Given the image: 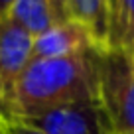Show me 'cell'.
<instances>
[{
  "label": "cell",
  "instance_id": "6da1fadb",
  "mask_svg": "<svg viewBox=\"0 0 134 134\" xmlns=\"http://www.w3.org/2000/svg\"><path fill=\"white\" fill-rule=\"evenodd\" d=\"M105 49L32 59L10 97V114L26 118L57 107L99 99V59Z\"/></svg>",
  "mask_w": 134,
  "mask_h": 134
},
{
  "label": "cell",
  "instance_id": "7a4b0ae2",
  "mask_svg": "<svg viewBox=\"0 0 134 134\" xmlns=\"http://www.w3.org/2000/svg\"><path fill=\"white\" fill-rule=\"evenodd\" d=\"M99 100L114 134H134V55L109 47L99 59Z\"/></svg>",
  "mask_w": 134,
  "mask_h": 134
},
{
  "label": "cell",
  "instance_id": "3957f363",
  "mask_svg": "<svg viewBox=\"0 0 134 134\" xmlns=\"http://www.w3.org/2000/svg\"><path fill=\"white\" fill-rule=\"evenodd\" d=\"M18 120L43 134H114L110 118L99 99L57 107Z\"/></svg>",
  "mask_w": 134,
  "mask_h": 134
},
{
  "label": "cell",
  "instance_id": "277c9868",
  "mask_svg": "<svg viewBox=\"0 0 134 134\" xmlns=\"http://www.w3.org/2000/svg\"><path fill=\"white\" fill-rule=\"evenodd\" d=\"M34 36L10 18L0 20V93L10 110V97L20 75L32 61Z\"/></svg>",
  "mask_w": 134,
  "mask_h": 134
},
{
  "label": "cell",
  "instance_id": "5b68a950",
  "mask_svg": "<svg viewBox=\"0 0 134 134\" xmlns=\"http://www.w3.org/2000/svg\"><path fill=\"white\" fill-rule=\"evenodd\" d=\"M89 49H109V47L100 46L81 22L69 18V20H61L53 24L49 30L34 38L32 59L67 57V55Z\"/></svg>",
  "mask_w": 134,
  "mask_h": 134
},
{
  "label": "cell",
  "instance_id": "8992f818",
  "mask_svg": "<svg viewBox=\"0 0 134 134\" xmlns=\"http://www.w3.org/2000/svg\"><path fill=\"white\" fill-rule=\"evenodd\" d=\"M8 18L34 38L61 22L55 0H16L10 8Z\"/></svg>",
  "mask_w": 134,
  "mask_h": 134
},
{
  "label": "cell",
  "instance_id": "52a82bcc",
  "mask_svg": "<svg viewBox=\"0 0 134 134\" xmlns=\"http://www.w3.org/2000/svg\"><path fill=\"white\" fill-rule=\"evenodd\" d=\"M69 18L81 22L103 47H109L110 0H71Z\"/></svg>",
  "mask_w": 134,
  "mask_h": 134
},
{
  "label": "cell",
  "instance_id": "ba28073f",
  "mask_svg": "<svg viewBox=\"0 0 134 134\" xmlns=\"http://www.w3.org/2000/svg\"><path fill=\"white\" fill-rule=\"evenodd\" d=\"M109 47L134 49V0H114L110 10Z\"/></svg>",
  "mask_w": 134,
  "mask_h": 134
},
{
  "label": "cell",
  "instance_id": "9c48e42d",
  "mask_svg": "<svg viewBox=\"0 0 134 134\" xmlns=\"http://www.w3.org/2000/svg\"><path fill=\"white\" fill-rule=\"evenodd\" d=\"M69 2H71V0H55L57 14H59L61 20H69Z\"/></svg>",
  "mask_w": 134,
  "mask_h": 134
},
{
  "label": "cell",
  "instance_id": "30bf717a",
  "mask_svg": "<svg viewBox=\"0 0 134 134\" xmlns=\"http://www.w3.org/2000/svg\"><path fill=\"white\" fill-rule=\"evenodd\" d=\"M10 116H12V114H10V110H8V105H6L4 97H2V93H0V124H2L4 120H8Z\"/></svg>",
  "mask_w": 134,
  "mask_h": 134
},
{
  "label": "cell",
  "instance_id": "8fae6325",
  "mask_svg": "<svg viewBox=\"0 0 134 134\" xmlns=\"http://www.w3.org/2000/svg\"><path fill=\"white\" fill-rule=\"evenodd\" d=\"M14 2H16V0H0V20L8 18L10 8H12V4H14Z\"/></svg>",
  "mask_w": 134,
  "mask_h": 134
},
{
  "label": "cell",
  "instance_id": "7c38bea8",
  "mask_svg": "<svg viewBox=\"0 0 134 134\" xmlns=\"http://www.w3.org/2000/svg\"><path fill=\"white\" fill-rule=\"evenodd\" d=\"M128 53H132V55H134V49H132V51H128Z\"/></svg>",
  "mask_w": 134,
  "mask_h": 134
}]
</instances>
